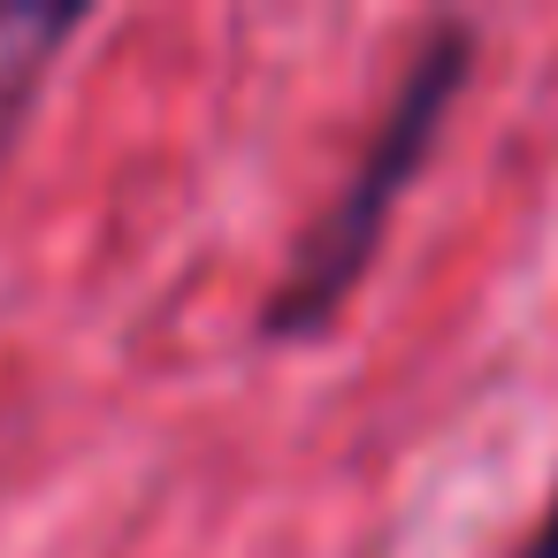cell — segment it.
<instances>
[{"label":"cell","mask_w":558,"mask_h":558,"mask_svg":"<svg viewBox=\"0 0 558 558\" xmlns=\"http://www.w3.org/2000/svg\"><path fill=\"white\" fill-rule=\"evenodd\" d=\"M466 54H474V32H466V24L428 32V47L413 54V70H405V85H398V100H390V116H383L375 138H367L352 184L329 199V215H322L314 238L299 245L291 276L276 283L268 329L291 337V329H314V322L337 314V299L352 291V276L375 260V245H383V230H390V207L405 199L413 169L428 161V146H436L451 100H459V85H466Z\"/></svg>","instance_id":"6da1fadb"},{"label":"cell","mask_w":558,"mask_h":558,"mask_svg":"<svg viewBox=\"0 0 558 558\" xmlns=\"http://www.w3.org/2000/svg\"><path fill=\"white\" fill-rule=\"evenodd\" d=\"M77 32V16H47V9H0V138L16 131V116L32 108L54 47Z\"/></svg>","instance_id":"7a4b0ae2"},{"label":"cell","mask_w":558,"mask_h":558,"mask_svg":"<svg viewBox=\"0 0 558 558\" xmlns=\"http://www.w3.org/2000/svg\"><path fill=\"white\" fill-rule=\"evenodd\" d=\"M520 558H558V497H550V512L535 520V535L520 543Z\"/></svg>","instance_id":"3957f363"}]
</instances>
